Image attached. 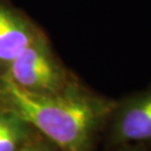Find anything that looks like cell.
Wrapping results in <instances>:
<instances>
[{"mask_svg": "<svg viewBox=\"0 0 151 151\" xmlns=\"http://www.w3.org/2000/svg\"><path fill=\"white\" fill-rule=\"evenodd\" d=\"M14 118V114L8 112V111H0V135L5 131V129L8 127V124L10 123V121Z\"/></svg>", "mask_w": 151, "mask_h": 151, "instance_id": "6", "label": "cell"}, {"mask_svg": "<svg viewBox=\"0 0 151 151\" xmlns=\"http://www.w3.org/2000/svg\"><path fill=\"white\" fill-rule=\"evenodd\" d=\"M2 110L38 130L60 151H93L97 133L108 123L116 101L101 96L76 83L60 93H32L2 75Z\"/></svg>", "mask_w": 151, "mask_h": 151, "instance_id": "1", "label": "cell"}, {"mask_svg": "<svg viewBox=\"0 0 151 151\" xmlns=\"http://www.w3.org/2000/svg\"><path fill=\"white\" fill-rule=\"evenodd\" d=\"M5 75L17 86L37 94L60 93L78 83L54 57L44 34L11 60Z\"/></svg>", "mask_w": 151, "mask_h": 151, "instance_id": "2", "label": "cell"}, {"mask_svg": "<svg viewBox=\"0 0 151 151\" xmlns=\"http://www.w3.org/2000/svg\"><path fill=\"white\" fill-rule=\"evenodd\" d=\"M18 151H52L49 149V147L47 143H45L43 141L39 140H34L29 137L22 147Z\"/></svg>", "mask_w": 151, "mask_h": 151, "instance_id": "5", "label": "cell"}, {"mask_svg": "<svg viewBox=\"0 0 151 151\" xmlns=\"http://www.w3.org/2000/svg\"><path fill=\"white\" fill-rule=\"evenodd\" d=\"M113 151H148L146 150L141 145H125V146L115 147Z\"/></svg>", "mask_w": 151, "mask_h": 151, "instance_id": "7", "label": "cell"}, {"mask_svg": "<svg viewBox=\"0 0 151 151\" xmlns=\"http://www.w3.org/2000/svg\"><path fill=\"white\" fill-rule=\"evenodd\" d=\"M44 32L22 11L0 0V60L9 64Z\"/></svg>", "mask_w": 151, "mask_h": 151, "instance_id": "4", "label": "cell"}, {"mask_svg": "<svg viewBox=\"0 0 151 151\" xmlns=\"http://www.w3.org/2000/svg\"><path fill=\"white\" fill-rule=\"evenodd\" d=\"M108 123L112 146L151 143V86L116 101Z\"/></svg>", "mask_w": 151, "mask_h": 151, "instance_id": "3", "label": "cell"}]
</instances>
